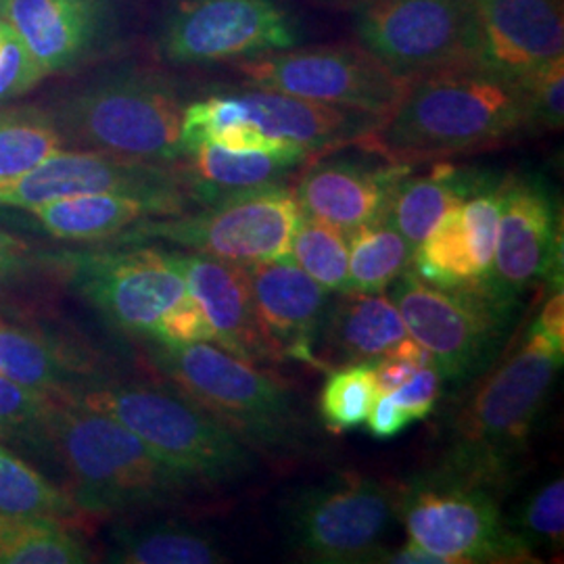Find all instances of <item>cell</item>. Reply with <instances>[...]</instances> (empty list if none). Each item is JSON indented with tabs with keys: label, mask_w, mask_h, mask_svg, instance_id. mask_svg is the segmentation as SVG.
I'll use <instances>...</instances> for the list:
<instances>
[{
	"label": "cell",
	"mask_w": 564,
	"mask_h": 564,
	"mask_svg": "<svg viewBox=\"0 0 564 564\" xmlns=\"http://www.w3.org/2000/svg\"><path fill=\"white\" fill-rule=\"evenodd\" d=\"M284 542L314 564L383 563L395 517V481L335 470L291 487L279 505Z\"/></svg>",
	"instance_id": "obj_8"
},
{
	"label": "cell",
	"mask_w": 564,
	"mask_h": 564,
	"mask_svg": "<svg viewBox=\"0 0 564 564\" xmlns=\"http://www.w3.org/2000/svg\"><path fill=\"white\" fill-rule=\"evenodd\" d=\"M51 440L80 514L118 517L176 505L199 491L116 419L53 400Z\"/></svg>",
	"instance_id": "obj_5"
},
{
	"label": "cell",
	"mask_w": 564,
	"mask_h": 564,
	"mask_svg": "<svg viewBox=\"0 0 564 564\" xmlns=\"http://www.w3.org/2000/svg\"><path fill=\"white\" fill-rule=\"evenodd\" d=\"M147 341V356L170 384L226 424L258 456L289 466L321 452V437L300 391L281 375L209 341Z\"/></svg>",
	"instance_id": "obj_2"
},
{
	"label": "cell",
	"mask_w": 564,
	"mask_h": 564,
	"mask_svg": "<svg viewBox=\"0 0 564 564\" xmlns=\"http://www.w3.org/2000/svg\"><path fill=\"white\" fill-rule=\"evenodd\" d=\"M410 423L412 419L408 416L402 405L395 402L391 393H379L364 424L368 426V433L375 440H391L400 435Z\"/></svg>",
	"instance_id": "obj_44"
},
{
	"label": "cell",
	"mask_w": 564,
	"mask_h": 564,
	"mask_svg": "<svg viewBox=\"0 0 564 564\" xmlns=\"http://www.w3.org/2000/svg\"><path fill=\"white\" fill-rule=\"evenodd\" d=\"M245 120L258 126L270 139L300 144L312 155L354 147L370 134L383 118L360 111L307 101L263 88L235 93Z\"/></svg>",
	"instance_id": "obj_22"
},
{
	"label": "cell",
	"mask_w": 564,
	"mask_h": 564,
	"mask_svg": "<svg viewBox=\"0 0 564 564\" xmlns=\"http://www.w3.org/2000/svg\"><path fill=\"white\" fill-rule=\"evenodd\" d=\"M405 337L402 314L389 295L341 291L324 314L316 368L330 372L349 364L375 362Z\"/></svg>",
	"instance_id": "obj_25"
},
{
	"label": "cell",
	"mask_w": 564,
	"mask_h": 564,
	"mask_svg": "<svg viewBox=\"0 0 564 564\" xmlns=\"http://www.w3.org/2000/svg\"><path fill=\"white\" fill-rule=\"evenodd\" d=\"M184 107L170 78L123 65L90 78L48 109L67 144L176 167L184 158Z\"/></svg>",
	"instance_id": "obj_6"
},
{
	"label": "cell",
	"mask_w": 564,
	"mask_h": 564,
	"mask_svg": "<svg viewBox=\"0 0 564 564\" xmlns=\"http://www.w3.org/2000/svg\"><path fill=\"white\" fill-rule=\"evenodd\" d=\"M494 181V174L445 162L426 174L410 170L391 188L381 223L393 226L416 249L452 207L463 205Z\"/></svg>",
	"instance_id": "obj_27"
},
{
	"label": "cell",
	"mask_w": 564,
	"mask_h": 564,
	"mask_svg": "<svg viewBox=\"0 0 564 564\" xmlns=\"http://www.w3.org/2000/svg\"><path fill=\"white\" fill-rule=\"evenodd\" d=\"M15 34L18 32H15V28L9 21L0 20V61L7 55V48H9L11 41L15 39Z\"/></svg>",
	"instance_id": "obj_48"
},
{
	"label": "cell",
	"mask_w": 564,
	"mask_h": 564,
	"mask_svg": "<svg viewBox=\"0 0 564 564\" xmlns=\"http://www.w3.org/2000/svg\"><path fill=\"white\" fill-rule=\"evenodd\" d=\"M300 218L295 188L274 184L235 193L193 214L147 218L111 242H172L186 251L247 265L291 256Z\"/></svg>",
	"instance_id": "obj_10"
},
{
	"label": "cell",
	"mask_w": 564,
	"mask_h": 564,
	"mask_svg": "<svg viewBox=\"0 0 564 564\" xmlns=\"http://www.w3.org/2000/svg\"><path fill=\"white\" fill-rule=\"evenodd\" d=\"M508 524L535 554L540 547H561L564 538L563 477H554L538 487L535 494L524 502L519 517L508 521Z\"/></svg>",
	"instance_id": "obj_37"
},
{
	"label": "cell",
	"mask_w": 564,
	"mask_h": 564,
	"mask_svg": "<svg viewBox=\"0 0 564 564\" xmlns=\"http://www.w3.org/2000/svg\"><path fill=\"white\" fill-rule=\"evenodd\" d=\"M444 377L435 366L419 368L405 383L400 384L391 395L402 405L412 423L424 421L442 398Z\"/></svg>",
	"instance_id": "obj_42"
},
{
	"label": "cell",
	"mask_w": 564,
	"mask_h": 564,
	"mask_svg": "<svg viewBox=\"0 0 564 564\" xmlns=\"http://www.w3.org/2000/svg\"><path fill=\"white\" fill-rule=\"evenodd\" d=\"M302 32L281 0H182L163 20L158 53L167 63L258 59L295 48Z\"/></svg>",
	"instance_id": "obj_13"
},
{
	"label": "cell",
	"mask_w": 564,
	"mask_h": 564,
	"mask_svg": "<svg viewBox=\"0 0 564 564\" xmlns=\"http://www.w3.org/2000/svg\"><path fill=\"white\" fill-rule=\"evenodd\" d=\"M65 144L51 109L34 105L0 107V181L30 172Z\"/></svg>",
	"instance_id": "obj_31"
},
{
	"label": "cell",
	"mask_w": 564,
	"mask_h": 564,
	"mask_svg": "<svg viewBox=\"0 0 564 564\" xmlns=\"http://www.w3.org/2000/svg\"><path fill=\"white\" fill-rule=\"evenodd\" d=\"M533 130L519 82L458 65L408 82L393 111L354 147L387 162L419 165L505 147Z\"/></svg>",
	"instance_id": "obj_1"
},
{
	"label": "cell",
	"mask_w": 564,
	"mask_h": 564,
	"mask_svg": "<svg viewBox=\"0 0 564 564\" xmlns=\"http://www.w3.org/2000/svg\"><path fill=\"white\" fill-rule=\"evenodd\" d=\"M188 293L197 300L224 351L258 366H272L256 321L251 291L242 265L195 251H167Z\"/></svg>",
	"instance_id": "obj_21"
},
{
	"label": "cell",
	"mask_w": 564,
	"mask_h": 564,
	"mask_svg": "<svg viewBox=\"0 0 564 564\" xmlns=\"http://www.w3.org/2000/svg\"><path fill=\"white\" fill-rule=\"evenodd\" d=\"M69 521L0 514V564H86L95 552Z\"/></svg>",
	"instance_id": "obj_29"
},
{
	"label": "cell",
	"mask_w": 564,
	"mask_h": 564,
	"mask_svg": "<svg viewBox=\"0 0 564 564\" xmlns=\"http://www.w3.org/2000/svg\"><path fill=\"white\" fill-rule=\"evenodd\" d=\"M193 203L186 195L93 193L25 209L44 235L72 242H111L147 218L178 216Z\"/></svg>",
	"instance_id": "obj_23"
},
{
	"label": "cell",
	"mask_w": 564,
	"mask_h": 564,
	"mask_svg": "<svg viewBox=\"0 0 564 564\" xmlns=\"http://www.w3.org/2000/svg\"><path fill=\"white\" fill-rule=\"evenodd\" d=\"M345 237L349 268L343 291L384 293L412 265L414 247L387 223L364 224Z\"/></svg>",
	"instance_id": "obj_30"
},
{
	"label": "cell",
	"mask_w": 564,
	"mask_h": 564,
	"mask_svg": "<svg viewBox=\"0 0 564 564\" xmlns=\"http://www.w3.org/2000/svg\"><path fill=\"white\" fill-rule=\"evenodd\" d=\"M242 272L270 362L316 368V343L330 302L328 291L312 281L293 256L247 263Z\"/></svg>",
	"instance_id": "obj_17"
},
{
	"label": "cell",
	"mask_w": 564,
	"mask_h": 564,
	"mask_svg": "<svg viewBox=\"0 0 564 564\" xmlns=\"http://www.w3.org/2000/svg\"><path fill=\"white\" fill-rule=\"evenodd\" d=\"M421 279L440 286L479 284L464 230L463 205L452 207L412 253L410 265Z\"/></svg>",
	"instance_id": "obj_33"
},
{
	"label": "cell",
	"mask_w": 564,
	"mask_h": 564,
	"mask_svg": "<svg viewBox=\"0 0 564 564\" xmlns=\"http://www.w3.org/2000/svg\"><path fill=\"white\" fill-rule=\"evenodd\" d=\"M563 358V349L531 324L449 419L440 463L506 498L523 475L533 429Z\"/></svg>",
	"instance_id": "obj_3"
},
{
	"label": "cell",
	"mask_w": 564,
	"mask_h": 564,
	"mask_svg": "<svg viewBox=\"0 0 564 564\" xmlns=\"http://www.w3.org/2000/svg\"><path fill=\"white\" fill-rule=\"evenodd\" d=\"M235 67L251 88L360 109L381 118L393 111L408 86L360 44L289 48L258 59L237 61Z\"/></svg>",
	"instance_id": "obj_14"
},
{
	"label": "cell",
	"mask_w": 564,
	"mask_h": 564,
	"mask_svg": "<svg viewBox=\"0 0 564 564\" xmlns=\"http://www.w3.org/2000/svg\"><path fill=\"white\" fill-rule=\"evenodd\" d=\"M105 561L116 564H220L230 558L212 531L167 519L116 527Z\"/></svg>",
	"instance_id": "obj_28"
},
{
	"label": "cell",
	"mask_w": 564,
	"mask_h": 564,
	"mask_svg": "<svg viewBox=\"0 0 564 564\" xmlns=\"http://www.w3.org/2000/svg\"><path fill=\"white\" fill-rule=\"evenodd\" d=\"M387 289L408 335L433 354L437 370L452 387L479 379L500 358L519 307L487 282L440 286L412 268Z\"/></svg>",
	"instance_id": "obj_9"
},
{
	"label": "cell",
	"mask_w": 564,
	"mask_h": 564,
	"mask_svg": "<svg viewBox=\"0 0 564 564\" xmlns=\"http://www.w3.org/2000/svg\"><path fill=\"white\" fill-rule=\"evenodd\" d=\"M93 193L188 197L178 170L172 165L128 160L90 149H61L30 172L0 181V207L32 209L44 203Z\"/></svg>",
	"instance_id": "obj_16"
},
{
	"label": "cell",
	"mask_w": 564,
	"mask_h": 564,
	"mask_svg": "<svg viewBox=\"0 0 564 564\" xmlns=\"http://www.w3.org/2000/svg\"><path fill=\"white\" fill-rule=\"evenodd\" d=\"M48 265L107 323L151 337L163 314L188 293L165 249L141 242L51 251Z\"/></svg>",
	"instance_id": "obj_11"
},
{
	"label": "cell",
	"mask_w": 564,
	"mask_h": 564,
	"mask_svg": "<svg viewBox=\"0 0 564 564\" xmlns=\"http://www.w3.org/2000/svg\"><path fill=\"white\" fill-rule=\"evenodd\" d=\"M118 0H9L15 28L44 76L80 69L101 53L116 25Z\"/></svg>",
	"instance_id": "obj_20"
},
{
	"label": "cell",
	"mask_w": 564,
	"mask_h": 564,
	"mask_svg": "<svg viewBox=\"0 0 564 564\" xmlns=\"http://www.w3.org/2000/svg\"><path fill=\"white\" fill-rule=\"evenodd\" d=\"M147 339L165 343H214V330L197 300L186 293L181 302L163 314L155 333Z\"/></svg>",
	"instance_id": "obj_40"
},
{
	"label": "cell",
	"mask_w": 564,
	"mask_h": 564,
	"mask_svg": "<svg viewBox=\"0 0 564 564\" xmlns=\"http://www.w3.org/2000/svg\"><path fill=\"white\" fill-rule=\"evenodd\" d=\"M502 496L437 463L395 481V517L410 542L445 564L540 563L510 529Z\"/></svg>",
	"instance_id": "obj_7"
},
{
	"label": "cell",
	"mask_w": 564,
	"mask_h": 564,
	"mask_svg": "<svg viewBox=\"0 0 564 564\" xmlns=\"http://www.w3.org/2000/svg\"><path fill=\"white\" fill-rule=\"evenodd\" d=\"M410 170L414 165L387 162L362 149H358V155L337 149L307 163L293 188L302 214L349 235L364 224L383 218L391 188Z\"/></svg>",
	"instance_id": "obj_18"
},
{
	"label": "cell",
	"mask_w": 564,
	"mask_h": 564,
	"mask_svg": "<svg viewBox=\"0 0 564 564\" xmlns=\"http://www.w3.org/2000/svg\"><path fill=\"white\" fill-rule=\"evenodd\" d=\"M0 375L41 391L48 398L107 379L97 356L78 343L0 318Z\"/></svg>",
	"instance_id": "obj_26"
},
{
	"label": "cell",
	"mask_w": 564,
	"mask_h": 564,
	"mask_svg": "<svg viewBox=\"0 0 564 564\" xmlns=\"http://www.w3.org/2000/svg\"><path fill=\"white\" fill-rule=\"evenodd\" d=\"M372 366H375V377H377V384H379V393L395 391L400 384L405 383L419 370L412 364L403 362V360H398V358H389V356L375 360Z\"/></svg>",
	"instance_id": "obj_46"
},
{
	"label": "cell",
	"mask_w": 564,
	"mask_h": 564,
	"mask_svg": "<svg viewBox=\"0 0 564 564\" xmlns=\"http://www.w3.org/2000/svg\"><path fill=\"white\" fill-rule=\"evenodd\" d=\"M475 65L523 84L564 57L563 0H473Z\"/></svg>",
	"instance_id": "obj_19"
},
{
	"label": "cell",
	"mask_w": 564,
	"mask_h": 564,
	"mask_svg": "<svg viewBox=\"0 0 564 564\" xmlns=\"http://www.w3.org/2000/svg\"><path fill=\"white\" fill-rule=\"evenodd\" d=\"M53 400L116 419L199 491L237 487L258 473V454L174 384L121 383L107 377Z\"/></svg>",
	"instance_id": "obj_4"
},
{
	"label": "cell",
	"mask_w": 564,
	"mask_h": 564,
	"mask_svg": "<svg viewBox=\"0 0 564 564\" xmlns=\"http://www.w3.org/2000/svg\"><path fill=\"white\" fill-rule=\"evenodd\" d=\"M383 563L391 564H445L444 558H440L437 554L424 550L423 545L408 542V544L398 547V550H389Z\"/></svg>",
	"instance_id": "obj_47"
},
{
	"label": "cell",
	"mask_w": 564,
	"mask_h": 564,
	"mask_svg": "<svg viewBox=\"0 0 564 564\" xmlns=\"http://www.w3.org/2000/svg\"><path fill=\"white\" fill-rule=\"evenodd\" d=\"M44 78L46 76L41 65L32 57L20 34H15L7 48V55L0 61V107L20 99Z\"/></svg>",
	"instance_id": "obj_41"
},
{
	"label": "cell",
	"mask_w": 564,
	"mask_h": 564,
	"mask_svg": "<svg viewBox=\"0 0 564 564\" xmlns=\"http://www.w3.org/2000/svg\"><path fill=\"white\" fill-rule=\"evenodd\" d=\"M314 158L297 144L281 151H230L203 142L182 158L176 170L193 205L203 207L235 193L289 184Z\"/></svg>",
	"instance_id": "obj_24"
},
{
	"label": "cell",
	"mask_w": 564,
	"mask_h": 564,
	"mask_svg": "<svg viewBox=\"0 0 564 564\" xmlns=\"http://www.w3.org/2000/svg\"><path fill=\"white\" fill-rule=\"evenodd\" d=\"M7 9H9V0H0V20H7Z\"/></svg>",
	"instance_id": "obj_49"
},
{
	"label": "cell",
	"mask_w": 564,
	"mask_h": 564,
	"mask_svg": "<svg viewBox=\"0 0 564 564\" xmlns=\"http://www.w3.org/2000/svg\"><path fill=\"white\" fill-rule=\"evenodd\" d=\"M0 514L72 521L80 517V510L67 491L0 442Z\"/></svg>",
	"instance_id": "obj_32"
},
{
	"label": "cell",
	"mask_w": 564,
	"mask_h": 564,
	"mask_svg": "<svg viewBox=\"0 0 564 564\" xmlns=\"http://www.w3.org/2000/svg\"><path fill=\"white\" fill-rule=\"evenodd\" d=\"M547 341L556 345L558 349L564 351V293L563 286L556 291H552L550 300L544 303L542 312L538 314L535 323H531Z\"/></svg>",
	"instance_id": "obj_45"
},
{
	"label": "cell",
	"mask_w": 564,
	"mask_h": 564,
	"mask_svg": "<svg viewBox=\"0 0 564 564\" xmlns=\"http://www.w3.org/2000/svg\"><path fill=\"white\" fill-rule=\"evenodd\" d=\"M291 256L303 272L328 293H341L347 281L349 249L347 237L333 224L302 214Z\"/></svg>",
	"instance_id": "obj_36"
},
{
	"label": "cell",
	"mask_w": 564,
	"mask_h": 564,
	"mask_svg": "<svg viewBox=\"0 0 564 564\" xmlns=\"http://www.w3.org/2000/svg\"><path fill=\"white\" fill-rule=\"evenodd\" d=\"M358 44L405 82L458 65H475L473 0H360Z\"/></svg>",
	"instance_id": "obj_12"
},
{
	"label": "cell",
	"mask_w": 564,
	"mask_h": 564,
	"mask_svg": "<svg viewBox=\"0 0 564 564\" xmlns=\"http://www.w3.org/2000/svg\"><path fill=\"white\" fill-rule=\"evenodd\" d=\"M42 268L51 270L46 253L0 228V286L23 281Z\"/></svg>",
	"instance_id": "obj_43"
},
{
	"label": "cell",
	"mask_w": 564,
	"mask_h": 564,
	"mask_svg": "<svg viewBox=\"0 0 564 564\" xmlns=\"http://www.w3.org/2000/svg\"><path fill=\"white\" fill-rule=\"evenodd\" d=\"M502 197L505 178H496L463 203L464 230L470 247V258L484 282L489 279L496 256Z\"/></svg>",
	"instance_id": "obj_38"
},
{
	"label": "cell",
	"mask_w": 564,
	"mask_h": 564,
	"mask_svg": "<svg viewBox=\"0 0 564 564\" xmlns=\"http://www.w3.org/2000/svg\"><path fill=\"white\" fill-rule=\"evenodd\" d=\"M379 395V384L372 362L349 364L328 372L321 398L318 414L324 429L341 435L362 426Z\"/></svg>",
	"instance_id": "obj_35"
},
{
	"label": "cell",
	"mask_w": 564,
	"mask_h": 564,
	"mask_svg": "<svg viewBox=\"0 0 564 564\" xmlns=\"http://www.w3.org/2000/svg\"><path fill=\"white\" fill-rule=\"evenodd\" d=\"M51 414L53 398L0 375V442L55 458Z\"/></svg>",
	"instance_id": "obj_34"
},
{
	"label": "cell",
	"mask_w": 564,
	"mask_h": 564,
	"mask_svg": "<svg viewBox=\"0 0 564 564\" xmlns=\"http://www.w3.org/2000/svg\"><path fill=\"white\" fill-rule=\"evenodd\" d=\"M535 130H561L564 121V57L545 63L521 84Z\"/></svg>",
	"instance_id": "obj_39"
},
{
	"label": "cell",
	"mask_w": 564,
	"mask_h": 564,
	"mask_svg": "<svg viewBox=\"0 0 564 564\" xmlns=\"http://www.w3.org/2000/svg\"><path fill=\"white\" fill-rule=\"evenodd\" d=\"M563 220L550 184L535 174L505 176L496 256L487 284L521 303L540 282L563 286Z\"/></svg>",
	"instance_id": "obj_15"
}]
</instances>
